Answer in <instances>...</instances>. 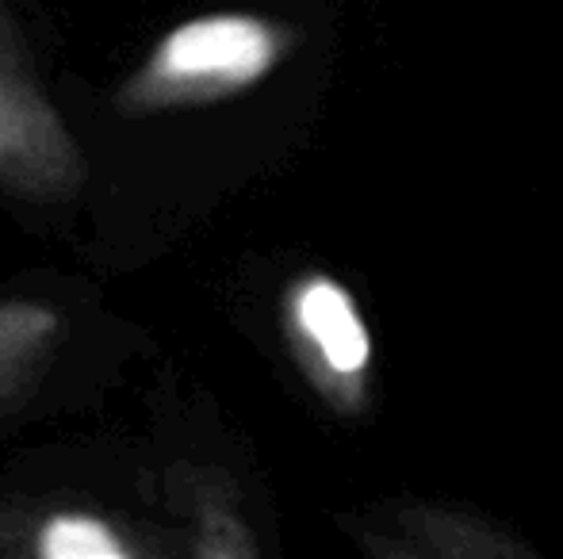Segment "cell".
Here are the masks:
<instances>
[{
	"label": "cell",
	"mask_w": 563,
	"mask_h": 559,
	"mask_svg": "<svg viewBox=\"0 0 563 559\" xmlns=\"http://www.w3.org/2000/svg\"><path fill=\"white\" fill-rule=\"evenodd\" d=\"M299 46L296 23L257 12H208L169 27L115 89V112L146 120L208 108L257 89Z\"/></svg>",
	"instance_id": "6da1fadb"
},
{
	"label": "cell",
	"mask_w": 563,
	"mask_h": 559,
	"mask_svg": "<svg viewBox=\"0 0 563 559\" xmlns=\"http://www.w3.org/2000/svg\"><path fill=\"white\" fill-rule=\"evenodd\" d=\"M280 334L303 383L338 418L353 422L376 399V342L361 303L327 269H307L280 295Z\"/></svg>",
	"instance_id": "7a4b0ae2"
},
{
	"label": "cell",
	"mask_w": 563,
	"mask_h": 559,
	"mask_svg": "<svg viewBox=\"0 0 563 559\" xmlns=\"http://www.w3.org/2000/svg\"><path fill=\"white\" fill-rule=\"evenodd\" d=\"M85 180V149L38 85L20 27L0 4V192L31 203H69Z\"/></svg>",
	"instance_id": "3957f363"
},
{
	"label": "cell",
	"mask_w": 563,
	"mask_h": 559,
	"mask_svg": "<svg viewBox=\"0 0 563 559\" xmlns=\"http://www.w3.org/2000/svg\"><path fill=\"white\" fill-rule=\"evenodd\" d=\"M345 533L356 559H544L510 525L438 499H387L353 514Z\"/></svg>",
	"instance_id": "277c9868"
},
{
	"label": "cell",
	"mask_w": 563,
	"mask_h": 559,
	"mask_svg": "<svg viewBox=\"0 0 563 559\" xmlns=\"http://www.w3.org/2000/svg\"><path fill=\"white\" fill-rule=\"evenodd\" d=\"M173 502L188 522L185 559H261V545L238 499V487L219 468L185 463L173 471Z\"/></svg>",
	"instance_id": "5b68a950"
},
{
	"label": "cell",
	"mask_w": 563,
	"mask_h": 559,
	"mask_svg": "<svg viewBox=\"0 0 563 559\" xmlns=\"http://www.w3.org/2000/svg\"><path fill=\"white\" fill-rule=\"evenodd\" d=\"M69 322L43 299H0V418L43 380L54 353L66 345Z\"/></svg>",
	"instance_id": "8992f818"
},
{
	"label": "cell",
	"mask_w": 563,
	"mask_h": 559,
	"mask_svg": "<svg viewBox=\"0 0 563 559\" xmlns=\"http://www.w3.org/2000/svg\"><path fill=\"white\" fill-rule=\"evenodd\" d=\"M35 559H150L123 525L89 510H54L31 540Z\"/></svg>",
	"instance_id": "52a82bcc"
}]
</instances>
